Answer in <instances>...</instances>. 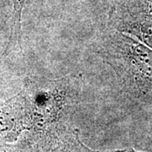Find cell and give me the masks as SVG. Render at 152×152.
I'll return each instance as SVG.
<instances>
[{
    "instance_id": "1",
    "label": "cell",
    "mask_w": 152,
    "mask_h": 152,
    "mask_svg": "<svg viewBox=\"0 0 152 152\" xmlns=\"http://www.w3.org/2000/svg\"><path fill=\"white\" fill-rule=\"evenodd\" d=\"M98 53L129 92L141 96L152 90V48L113 30L102 37Z\"/></svg>"
},
{
    "instance_id": "2",
    "label": "cell",
    "mask_w": 152,
    "mask_h": 152,
    "mask_svg": "<svg viewBox=\"0 0 152 152\" xmlns=\"http://www.w3.org/2000/svg\"><path fill=\"white\" fill-rule=\"evenodd\" d=\"M107 26L152 48V0H116L109 11Z\"/></svg>"
},
{
    "instance_id": "3",
    "label": "cell",
    "mask_w": 152,
    "mask_h": 152,
    "mask_svg": "<svg viewBox=\"0 0 152 152\" xmlns=\"http://www.w3.org/2000/svg\"><path fill=\"white\" fill-rule=\"evenodd\" d=\"M75 80V77L69 75L58 80L27 78L20 92L25 110L53 111L54 113L72 98Z\"/></svg>"
},
{
    "instance_id": "4",
    "label": "cell",
    "mask_w": 152,
    "mask_h": 152,
    "mask_svg": "<svg viewBox=\"0 0 152 152\" xmlns=\"http://www.w3.org/2000/svg\"><path fill=\"white\" fill-rule=\"evenodd\" d=\"M26 0H12L13 10L10 20V35L4 54H10L12 52L21 49L22 29L21 18L22 11Z\"/></svg>"
}]
</instances>
